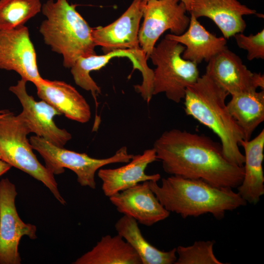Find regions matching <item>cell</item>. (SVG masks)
Masks as SVG:
<instances>
[{"label": "cell", "mask_w": 264, "mask_h": 264, "mask_svg": "<svg viewBox=\"0 0 264 264\" xmlns=\"http://www.w3.org/2000/svg\"><path fill=\"white\" fill-rule=\"evenodd\" d=\"M153 148L163 170L171 176L232 189L242 181L243 167L228 161L220 143L205 135L173 129L163 132Z\"/></svg>", "instance_id": "obj_1"}, {"label": "cell", "mask_w": 264, "mask_h": 264, "mask_svg": "<svg viewBox=\"0 0 264 264\" xmlns=\"http://www.w3.org/2000/svg\"><path fill=\"white\" fill-rule=\"evenodd\" d=\"M149 183L164 207L183 219L210 214L221 220L227 211L247 203L233 189L215 187L201 180L170 176L162 178L160 186L155 180Z\"/></svg>", "instance_id": "obj_2"}, {"label": "cell", "mask_w": 264, "mask_h": 264, "mask_svg": "<svg viewBox=\"0 0 264 264\" xmlns=\"http://www.w3.org/2000/svg\"><path fill=\"white\" fill-rule=\"evenodd\" d=\"M229 95L204 74L187 87L184 110L217 135L228 161L243 166L244 156L239 146L244 137L227 108L225 100Z\"/></svg>", "instance_id": "obj_3"}, {"label": "cell", "mask_w": 264, "mask_h": 264, "mask_svg": "<svg viewBox=\"0 0 264 264\" xmlns=\"http://www.w3.org/2000/svg\"><path fill=\"white\" fill-rule=\"evenodd\" d=\"M76 6L67 0H48L42 7L46 19L39 28L44 43L61 54L64 66L70 68L79 58L96 54L92 28Z\"/></svg>", "instance_id": "obj_4"}, {"label": "cell", "mask_w": 264, "mask_h": 264, "mask_svg": "<svg viewBox=\"0 0 264 264\" xmlns=\"http://www.w3.org/2000/svg\"><path fill=\"white\" fill-rule=\"evenodd\" d=\"M31 131L20 114L7 111L0 117L1 159L42 182L62 204L66 202L58 188L54 175L38 161L27 138Z\"/></svg>", "instance_id": "obj_5"}, {"label": "cell", "mask_w": 264, "mask_h": 264, "mask_svg": "<svg viewBox=\"0 0 264 264\" xmlns=\"http://www.w3.org/2000/svg\"><path fill=\"white\" fill-rule=\"evenodd\" d=\"M185 48L165 37L154 47L149 57L156 66L153 95L164 93L168 99L179 103L187 87L197 81L199 77L197 64L182 57Z\"/></svg>", "instance_id": "obj_6"}, {"label": "cell", "mask_w": 264, "mask_h": 264, "mask_svg": "<svg viewBox=\"0 0 264 264\" xmlns=\"http://www.w3.org/2000/svg\"><path fill=\"white\" fill-rule=\"evenodd\" d=\"M33 149L37 151L44 158L46 168L53 175H58L67 168L77 176L78 182L82 186L95 189V175L102 167L116 163L129 162L133 154L128 152L123 146L115 154L105 158H94L85 153H79L57 146L37 135L30 138Z\"/></svg>", "instance_id": "obj_7"}, {"label": "cell", "mask_w": 264, "mask_h": 264, "mask_svg": "<svg viewBox=\"0 0 264 264\" xmlns=\"http://www.w3.org/2000/svg\"><path fill=\"white\" fill-rule=\"evenodd\" d=\"M114 57H127L132 64L133 68L142 74L143 80L141 85L134 86L144 100L150 101L153 96L154 70L148 66L145 54L142 50H116L104 55L96 54L79 58L70 68L71 73L75 84L85 90L91 92L96 107L97 96L101 93L100 88L90 75L92 71L97 70L106 66Z\"/></svg>", "instance_id": "obj_8"}, {"label": "cell", "mask_w": 264, "mask_h": 264, "mask_svg": "<svg viewBox=\"0 0 264 264\" xmlns=\"http://www.w3.org/2000/svg\"><path fill=\"white\" fill-rule=\"evenodd\" d=\"M180 0H149L144 5V20L138 33L140 46L147 58L160 36L166 30L178 35L187 29L190 18Z\"/></svg>", "instance_id": "obj_9"}, {"label": "cell", "mask_w": 264, "mask_h": 264, "mask_svg": "<svg viewBox=\"0 0 264 264\" xmlns=\"http://www.w3.org/2000/svg\"><path fill=\"white\" fill-rule=\"evenodd\" d=\"M17 195L15 185L8 178L0 181V264H20L18 250L20 241L23 236L37 238L36 227L24 222L15 206Z\"/></svg>", "instance_id": "obj_10"}, {"label": "cell", "mask_w": 264, "mask_h": 264, "mask_svg": "<svg viewBox=\"0 0 264 264\" xmlns=\"http://www.w3.org/2000/svg\"><path fill=\"white\" fill-rule=\"evenodd\" d=\"M0 69L14 70L22 78L34 84L43 80L38 70L36 51L26 26L0 30Z\"/></svg>", "instance_id": "obj_11"}, {"label": "cell", "mask_w": 264, "mask_h": 264, "mask_svg": "<svg viewBox=\"0 0 264 264\" xmlns=\"http://www.w3.org/2000/svg\"><path fill=\"white\" fill-rule=\"evenodd\" d=\"M27 81L21 78L9 89L19 99L22 107L19 114L33 132L50 143L60 147L71 139L72 136L66 130L60 129L54 123L56 115L62 114L53 107L42 100L36 101L26 91Z\"/></svg>", "instance_id": "obj_12"}, {"label": "cell", "mask_w": 264, "mask_h": 264, "mask_svg": "<svg viewBox=\"0 0 264 264\" xmlns=\"http://www.w3.org/2000/svg\"><path fill=\"white\" fill-rule=\"evenodd\" d=\"M205 74L229 94L264 89V76L252 72L240 57L227 48L208 62Z\"/></svg>", "instance_id": "obj_13"}, {"label": "cell", "mask_w": 264, "mask_h": 264, "mask_svg": "<svg viewBox=\"0 0 264 264\" xmlns=\"http://www.w3.org/2000/svg\"><path fill=\"white\" fill-rule=\"evenodd\" d=\"M143 0H133L128 9L110 24L92 29L95 46H100L104 54L116 50L141 49L139 43L140 22L143 17Z\"/></svg>", "instance_id": "obj_14"}, {"label": "cell", "mask_w": 264, "mask_h": 264, "mask_svg": "<svg viewBox=\"0 0 264 264\" xmlns=\"http://www.w3.org/2000/svg\"><path fill=\"white\" fill-rule=\"evenodd\" d=\"M117 210L147 226L167 218L170 212L151 189L149 181L139 183L109 197Z\"/></svg>", "instance_id": "obj_15"}, {"label": "cell", "mask_w": 264, "mask_h": 264, "mask_svg": "<svg viewBox=\"0 0 264 264\" xmlns=\"http://www.w3.org/2000/svg\"><path fill=\"white\" fill-rule=\"evenodd\" d=\"M189 11L197 19L204 17L211 19L226 39L244 31V16L258 15L255 10L237 0H191Z\"/></svg>", "instance_id": "obj_16"}, {"label": "cell", "mask_w": 264, "mask_h": 264, "mask_svg": "<svg viewBox=\"0 0 264 264\" xmlns=\"http://www.w3.org/2000/svg\"><path fill=\"white\" fill-rule=\"evenodd\" d=\"M157 160L154 149L145 150L142 154L133 155L132 159L123 166L114 169H101L98 176L102 181V189L109 198L139 183L150 180L158 181L159 174L147 175L148 165Z\"/></svg>", "instance_id": "obj_17"}, {"label": "cell", "mask_w": 264, "mask_h": 264, "mask_svg": "<svg viewBox=\"0 0 264 264\" xmlns=\"http://www.w3.org/2000/svg\"><path fill=\"white\" fill-rule=\"evenodd\" d=\"M39 97L69 119L85 123L91 117L90 107L76 88L64 81L43 80L35 84Z\"/></svg>", "instance_id": "obj_18"}, {"label": "cell", "mask_w": 264, "mask_h": 264, "mask_svg": "<svg viewBox=\"0 0 264 264\" xmlns=\"http://www.w3.org/2000/svg\"><path fill=\"white\" fill-rule=\"evenodd\" d=\"M165 37L184 45L185 48L182 57L197 65L203 61L208 62L227 48L225 38L209 32L192 14L189 26L184 33L178 35L168 34Z\"/></svg>", "instance_id": "obj_19"}, {"label": "cell", "mask_w": 264, "mask_h": 264, "mask_svg": "<svg viewBox=\"0 0 264 264\" xmlns=\"http://www.w3.org/2000/svg\"><path fill=\"white\" fill-rule=\"evenodd\" d=\"M240 146L244 151V176L237 192L247 203L255 205L264 195V129L253 139L241 141Z\"/></svg>", "instance_id": "obj_20"}, {"label": "cell", "mask_w": 264, "mask_h": 264, "mask_svg": "<svg viewBox=\"0 0 264 264\" xmlns=\"http://www.w3.org/2000/svg\"><path fill=\"white\" fill-rule=\"evenodd\" d=\"M74 264H142L133 248L118 234L102 237L91 250Z\"/></svg>", "instance_id": "obj_21"}, {"label": "cell", "mask_w": 264, "mask_h": 264, "mask_svg": "<svg viewBox=\"0 0 264 264\" xmlns=\"http://www.w3.org/2000/svg\"><path fill=\"white\" fill-rule=\"evenodd\" d=\"M232 117L242 132L244 140L264 120V91L253 90L231 95L226 104Z\"/></svg>", "instance_id": "obj_22"}, {"label": "cell", "mask_w": 264, "mask_h": 264, "mask_svg": "<svg viewBox=\"0 0 264 264\" xmlns=\"http://www.w3.org/2000/svg\"><path fill=\"white\" fill-rule=\"evenodd\" d=\"M114 227L117 234L137 253L142 264H173L176 261V248L164 251L152 245L143 237L138 222L133 218L123 215L116 221Z\"/></svg>", "instance_id": "obj_23"}, {"label": "cell", "mask_w": 264, "mask_h": 264, "mask_svg": "<svg viewBox=\"0 0 264 264\" xmlns=\"http://www.w3.org/2000/svg\"><path fill=\"white\" fill-rule=\"evenodd\" d=\"M42 7L40 0H0V30L24 25Z\"/></svg>", "instance_id": "obj_24"}, {"label": "cell", "mask_w": 264, "mask_h": 264, "mask_svg": "<svg viewBox=\"0 0 264 264\" xmlns=\"http://www.w3.org/2000/svg\"><path fill=\"white\" fill-rule=\"evenodd\" d=\"M215 243L214 241H200L190 246H178L175 264H223L214 253Z\"/></svg>", "instance_id": "obj_25"}, {"label": "cell", "mask_w": 264, "mask_h": 264, "mask_svg": "<svg viewBox=\"0 0 264 264\" xmlns=\"http://www.w3.org/2000/svg\"><path fill=\"white\" fill-rule=\"evenodd\" d=\"M237 45L247 52L249 61L255 59H264V29L256 34L246 36L239 33L234 36Z\"/></svg>", "instance_id": "obj_26"}, {"label": "cell", "mask_w": 264, "mask_h": 264, "mask_svg": "<svg viewBox=\"0 0 264 264\" xmlns=\"http://www.w3.org/2000/svg\"><path fill=\"white\" fill-rule=\"evenodd\" d=\"M11 167L9 164L0 159V176L7 172Z\"/></svg>", "instance_id": "obj_27"}, {"label": "cell", "mask_w": 264, "mask_h": 264, "mask_svg": "<svg viewBox=\"0 0 264 264\" xmlns=\"http://www.w3.org/2000/svg\"><path fill=\"white\" fill-rule=\"evenodd\" d=\"M180 0L184 4L187 9V10L189 11L190 9L191 0Z\"/></svg>", "instance_id": "obj_28"}, {"label": "cell", "mask_w": 264, "mask_h": 264, "mask_svg": "<svg viewBox=\"0 0 264 264\" xmlns=\"http://www.w3.org/2000/svg\"><path fill=\"white\" fill-rule=\"evenodd\" d=\"M7 111V110H0V117L3 116Z\"/></svg>", "instance_id": "obj_29"}, {"label": "cell", "mask_w": 264, "mask_h": 264, "mask_svg": "<svg viewBox=\"0 0 264 264\" xmlns=\"http://www.w3.org/2000/svg\"><path fill=\"white\" fill-rule=\"evenodd\" d=\"M143 0L145 3H146V2L149 0Z\"/></svg>", "instance_id": "obj_30"}, {"label": "cell", "mask_w": 264, "mask_h": 264, "mask_svg": "<svg viewBox=\"0 0 264 264\" xmlns=\"http://www.w3.org/2000/svg\"><path fill=\"white\" fill-rule=\"evenodd\" d=\"M0 159H1L0 154Z\"/></svg>", "instance_id": "obj_31"}]
</instances>
